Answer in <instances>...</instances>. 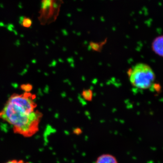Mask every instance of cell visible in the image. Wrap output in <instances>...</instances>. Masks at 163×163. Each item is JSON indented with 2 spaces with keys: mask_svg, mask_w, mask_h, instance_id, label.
Instances as JSON below:
<instances>
[{
  "mask_svg": "<svg viewBox=\"0 0 163 163\" xmlns=\"http://www.w3.org/2000/svg\"><path fill=\"white\" fill-rule=\"evenodd\" d=\"M73 133L76 135H80L81 134L83 131L81 128H75L74 130H73Z\"/></svg>",
  "mask_w": 163,
  "mask_h": 163,
  "instance_id": "10",
  "label": "cell"
},
{
  "mask_svg": "<svg viewBox=\"0 0 163 163\" xmlns=\"http://www.w3.org/2000/svg\"><path fill=\"white\" fill-rule=\"evenodd\" d=\"M152 49L155 54L163 57V36L155 39L152 43Z\"/></svg>",
  "mask_w": 163,
  "mask_h": 163,
  "instance_id": "5",
  "label": "cell"
},
{
  "mask_svg": "<svg viewBox=\"0 0 163 163\" xmlns=\"http://www.w3.org/2000/svg\"><path fill=\"white\" fill-rule=\"evenodd\" d=\"M105 43V41L103 43L91 42L90 44V47H91V49L93 51H101L102 48Z\"/></svg>",
  "mask_w": 163,
  "mask_h": 163,
  "instance_id": "8",
  "label": "cell"
},
{
  "mask_svg": "<svg viewBox=\"0 0 163 163\" xmlns=\"http://www.w3.org/2000/svg\"><path fill=\"white\" fill-rule=\"evenodd\" d=\"M81 95L83 98L86 101L91 102L93 97V93L91 89H84L82 91Z\"/></svg>",
  "mask_w": 163,
  "mask_h": 163,
  "instance_id": "6",
  "label": "cell"
},
{
  "mask_svg": "<svg viewBox=\"0 0 163 163\" xmlns=\"http://www.w3.org/2000/svg\"><path fill=\"white\" fill-rule=\"evenodd\" d=\"M127 74L131 84L139 89L145 90L151 88L155 81L154 72L146 64H137L128 69Z\"/></svg>",
  "mask_w": 163,
  "mask_h": 163,
  "instance_id": "2",
  "label": "cell"
},
{
  "mask_svg": "<svg viewBox=\"0 0 163 163\" xmlns=\"http://www.w3.org/2000/svg\"><path fill=\"white\" fill-rule=\"evenodd\" d=\"M34 95L25 92L11 95L0 110V119L10 125L13 132L25 138L38 133L43 114L36 109Z\"/></svg>",
  "mask_w": 163,
  "mask_h": 163,
  "instance_id": "1",
  "label": "cell"
},
{
  "mask_svg": "<svg viewBox=\"0 0 163 163\" xmlns=\"http://www.w3.org/2000/svg\"><path fill=\"white\" fill-rule=\"evenodd\" d=\"M5 163H30L29 162L26 161L22 160H17V159H13V160H9Z\"/></svg>",
  "mask_w": 163,
  "mask_h": 163,
  "instance_id": "9",
  "label": "cell"
},
{
  "mask_svg": "<svg viewBox=\"0 0 163 163\" xmlns=\"http://www.w3.org/2000/svg\"><path fill=\"white\" fill-rule=\"evenodd\" d=\"M94 163H119L117 158L113 155L103 153L99 155L96 159Z\"/></svg>",
  "mask_w": 163,
  "mask_h": 163,
  "instance_id": "4",
  "label": "cell"
},
{
  "mask_svg": "<svg viewBox=\"0 0 163 163\" xmlns=\"http://www.w3.org/2000/svg\"><path fill=\"white\" fill-rule=\"evenodd\" d=\"M20 23L22 26L26 28H29L31 25L32 21L31 18L26 16H23L20 19Z\"/></svg>",
  "mask_w": 163,
  "mask_h": 163,
  "instance_id": "7",
  "label": "cell"
},
{
  "mask_svg": "<svg viewBox=\"0 0 163 163\" xmlns=\"http://www.w3.org/2000/svg\"><path fill=\"white\" fill-rule=\"evenodd\" d=\"M59 9L58 0H41L38 17L41 24H48L53 21L57 17Z\"/></svg>",
  "mask_w": 163,
  "mask_h": 163,
  "instance_id": "3",
  "label": "cell"
}]
</instances>
